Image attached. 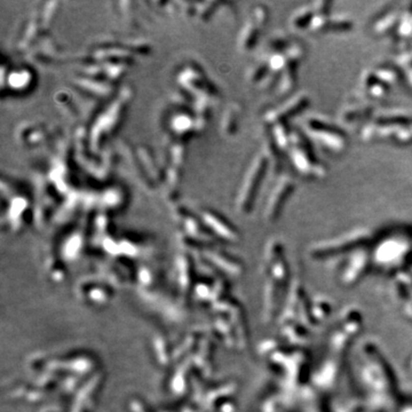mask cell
<instances>
[{
  "label": "cell",
  "mask_w": 412,
  "mask_h": 412,
  "mask_svg": "<svg viewBox=\"0 0 412 412\" xmlns=\"http://www.w3.org/2000/svg\"><path fill=\"white\" fill-rule=\"evenodd\" d=\"M361 135L365 142L386 141L400 145L411 144L412 114L401 111L378 114L366 122Z\"/></svg>",
  "instance_id": "cell-1"
},
{
  "label": "cell",
  "mask_w": 412,
  "mask_h": 412,
  "mask_svg": "<svg viewBox=\"0 0 412 412\" xmlns=\"http://www.w3.org/2000/svg\"><path fill=\"white\" fill-rule=\"evenodd\" d=\"M133 96L130 86H124L119 94L114 96L111 103L102 112H99L91 126L89 135L90 148L95 155L101 151L103 142L118 130L123 122L126 108Z\"/></svg>",
  "instance_id": "cell-2"
},
{
  "label": "cell",
  "mask_w": 412,
  "mask_h": 412,
  "mask_svg": "<svg viewBox=\"0 0 412 412\" xmlns=\"http://www.w3.org/2000/svg\"><path fill=\"white\" fill-rule=\"evenodd\" d=\"M287 155L293 167L304 178L311 179V180H320L327 175V167L316 158L309 140L302 132L292 130L291 144Z\"/></svg>",
  "instance_id": "cell-3"
},
{
  "label": "cell",
  "mask_w": 412,
  "mask_h": 412,
  "mask_svg": "<svg viewBox=\"0 0 412 412\" xmlns=\"http://www.w3.org/2000/svg\"><path fill=\"white\" fill-rule=\"evenodd\" d=\"M268 168L269 159L264 151L255 155L254 158L251 160L235 199L237 212L246 214L253 208L255 196L258 195Z\"/></svg>",
  "instance_id": "cell-4"
},
{
  "label": "cell",
  "mask_w": 412,
  "mask_h": 412,
  "mask_svg": "<svg viewBox=\"0 0 412 412\" xmlns=\"http://www.w3.org/2000/svg\"><path fill=\"white\" fill-rule=\"evenodd\" d=\"M302 133L319 148L332 155H340L347 148L345 132L330 122L311 117L302 124Z\"/></svg>",
  "instance_id": "cell-5"
},
{
  "label": "cell",
  "mask_w": 412,
  "mask_h": 412,
  "mask_svg": "<svg viewBox=\"0 0 412 412\" xmlns=\"http://www.w3.org/2000/svg\"><path fill=\"white\" fill-rule=\"evenodd\" d=\"M35 186L36 204L32 209L34 218L38 223H45L50 217V214L56 210L60 194L55 189L48 176H45L43 173L35 174Z\"/></svg>",
  "instance_id": "cell-6"
},
{
  "label": "cell",
  "mask_w": 412,
  "mask_h": 412,
  "mask_svg": "<svg viewBox=\"0 0 412 412\" xmlns=\"http://www.w3.org/2000/svg\"><path fill=\"white\" fill-rule=\"evenodd\" d=\"M178 84L181 90L186 93L192 95L195 99H208L211 100L214 96H218V92L215 87L211 84L208 78L205 77L203 71L195 66L188 64L178 75Z\"/></svg>",
  "instance_id": "cell-7"
},
{
  "label": "cell",
  "mask_w": 412,
  "mask_h": 412,
  "mask_svg": "<svg viewBox=\"0 0 412 412\" xmlns=\"http://www.w3.org/2000/svg\"><path fill=\"white\" fill-rule=\"evenodd\" d=\"M296 189L293 178L286 173H282L277 178L272 191L266 200L263 217L267 221H275L282 213L284 205Z\"/></svg>",
  "instance_id": "cell-8"
},
{
  "label": "cell",
  "mask_w": 412,
  "mask_h": 412,
  "mask_svg": "<svg viewBox=\"0 0 412 412\" xmlns=\"http://www.w3.org/2000/svg\"><path fill=\"white\" fill-rule=\"evenodd\" d=\"M310 98L307 93H298L292 95L291 98L283 101L277 107L266 111L263 114V121L269 126H273L278 123H287L288 119L301 113L308 107Z\"/></svg>",
  "instance_id": "cell-9"
},
{
  "label": "cell",
  "mask_w": 412,
  "mask_h": 412,
  "mask_svg": "<svg viewBox=\"0 0 412 412\" xmlns=\"http://www.w3.org/2000/svg\"><path fill=\"white\" fill-rule=\"evenodd\" d=\"M268 20L267 8L263 6H255L251 13L249 20L243 25L238 36L237 45L243 52H249L258 43L260 32Z\"/></svg>",
  "instance_id": "cell-10"
},
{
  "label": "cell",
  "mask_w": 412,
  "mask_h": 412,
  "mask_svg": "<svg viewBox=\"0 0 412 412\" xmlns=\"http://www.w3.org/2000/svg\"><path fill=\"white\" fill-rule=\"evenodd\" d=\"M47 130L40 122H24L17 126L15 139L17 143L24 146H35L47 139Z\"/></svg>",
  "instance_id": "cell-11"
},
{
  "label": "cell",
  "mask_w": 412,
  "mask_h": 412,
  "mask_svg": "<svg viewBox=\"0 0 412 412\" xmlns=\"http://www.w3.org/2000/svg\"><path fill=\"white\" fill-rule=\"evenodd\" d=\"M168 127L173 139L181 141L197 131L195 116L187 112L186 109L175 110L174 113L169 116Z\"/></svg>",
  "instance_id": "cell-12"
},
{
  "label": "cell",
  "mask_w": 412,
  "mask_h": 412,
  "mask_svg": "<svg viewBox=\"0 0 412 412\" xmlns=\"http://www.w3.org/2000/svg\"><path fill=\"white\" fill-rule=\"evenodd\" d=\"M73 85H75L76 89L101 100L108 98L114 91V84H112V82L103 79H95V78H90L82 75L75 77Z\"/></svg>",
  "instance_id": "cell-13"
},
{
  "label": "cell",
  "mask_w": 412,
  "mask_h": 412,
  "mask_svg": "<svg viewBox=\"0 0 412 412\" xmlns=\"http://www.w3.org/2000/svg\"><path fill=\"white\" fill-rule=\"evenodd\" d=\"M330 8H331V3L328 2H317L306 5V6L297 9V11L292 14V16L290 18L291 25L295 27V29L299 30L308 29L310 22L313 21L316 14Z\"/></svg>",
  "instance_id": "cell-14"
},
{
  "label": "cell",
  "mask_w": 412,
  "mask_h": 412,
  "mask_svg": "<svg viewBox=\"0 0 412 412\" xmlns=\"http://www.w3.org/2000/svg\"><path fill=\"white\" fill-rule=\"evenodd\" d=\"M200 215L206 226L212 228L219 235L227 238V240H236L237 231L222 215L210 209L200 210Z\"/></svg>",
  "instance_id": "cell-15"
},
{
  "label": "cell",
  "mask_w": 412,
  "mask_h": 412,
  "mask_svg": "<svg viewBox=\"0 0 412 412\" xmlns=\"http://www.w3.org/2000/svg\"><path fill=\"white\" fill-rule=\"evenodd\" d=\"M136 154L139 156L146 174H148L149 179L154 185H160L163 181H165V174L163 172V169L158 165L157 160L155 159L153 151H151L148 146L145 145L137 146Z\"/></svg>",
  "instance_id": "cell-16"
},
{
  "label": "cell",
  "mask_w": 412,
  "mask_h": 412,
  "mask_svg": "<svg viewBox=\"0 0 412 412\" xmlns=\"http://www.w3.org/2000/svg\"><path fill=\"white\" fill-rule=\"evenodd\" d=\"M361 85L366 96L371 100H382L391 89L374 75L372 69L361 76Z\"/></svg>",
  "instance_id": "cell-17"
},
{
  "label": "cell",
  "mask_w": 412,
  "mask_h": 412,
  "mask_svg": "<svg viewBox=\"0 0 412 412\" xmlns=\"http://www.w3.org/2000/svg\"><path fill=\"white\" fill-rule=\"evenodd\" d=\"M126 191L119 186L109 187L98 196V205L102 211H118L126 204Z\"/></svg>",
  "instance_id": "cell-18"
},
{
  "label": "cell",
  "mask_w": 412,
  "mask_h": 412,
  "mask_svg": "<svg viewBox=\"0 0 412 412\" xmlns=\"http://www.w3.org/2000/svg\"><path fill=\"white\" fill-rule=\"evenodd\" d=\"M2 81L3 87L7 84L8 89L12 91L26 90V87L32 81V72L27 68H21L11 72L8 71L7 73L2 71Z\"/></svg>",
  "instance_id": "cell-19"
},
{
  "label": "cell",
  "mask_w": 412,
  "mask_h": 412,
  "mask_svg": "<svg viewBox=\"0 0 412 412\" xmlns=\"http://www.w3.org/2000/svg\"><path fill=\"white\" fill-rule=\"evenodd\" d=\"M402 11L403 9H392V11L382 14V15L373 23L372 29L374 31V34L377 36H381L387 35L395 29L397 30L398 24H400L401 21Z\"/></svg>",
  "instance_id": "cell-20"
},
{
  "label": "cell",
  "mask_w": 412,
  "mask_h": 412,
  "mask_svg": "<svg viewBox=\"0 0 412 412\" xmlns=\"http://www.w3.org/2000/svg\"><path fill=\"white\" fill-rule=\"evenodd\" d=\"M242 113V108L238 103H230L224 111L221 119V133L224 136H232L238 130V124Z\"/></svg>",
  "instance_id": "cell-21"
},
{
  "label": "cell",
  "mask_w": 412,
  "mask_h": 412,
  "mask_svg": "<svg viewBox=\"0 0 412 412\" xmlns=\"http://www.w3.org/2000/svg\"><path fill=\"white\" fill-rule=\"evenodd\" d=\"M370 113L371 105L369 103H351L342 108L340 118L347 125H354L357 122L366 121Z\"/></svg>",
  "instance_id": "cell-22"
},
{
  "label": "cell",
  "mask_w": 412,
  "mask_h": 412,
  "mask_svg": "<svg viewBox=\"0 0 412 412\" xmlns=\"http://www.w3.org/2000/svg\"><path fill=\"white\" fill-rule=\"evenodd\" d=\"M55 102H56L57 107L61 109V111L64 113L67 118L71 119V121H77L80 117V111L78 108L77 103L75 102L72 94L68 91H58L54 96Z\"/></svg>",
  "instance_id": "cell-23"
},
{
  "label": "cell",
  "mask_w": 412,
  "mask_h": 412,
  "mask_svg": "<svg viewBox=\"0 0 412 412\" xmlns=\"http://www.w3.org/2000/svg\"><path fill=\"white\" fill-rule=\"evenodd\" d=\"M39 26H41L40 22H38L36 18H32L27 22L26 26L23 29L22 34L20 35L16 43V48L18 52H25V50L31 47V45L37 40V37L39 34Z\"/></svg>",
  "instance_id": "cell-24"
},
{
  "label": "cell",
  "mask_w": 412,
  "mask_h": 412,
  "mask_svg": "<svg viewBox=\"0 0 412 412\" xmlns=\"http://www.w3.org/2000/svg\"><path fill=\"white\" fill-rule=\"evenodd\" d=\"M372 71L374 72V75L382 82H385L388 87L395 86L400 82L401 72L398 71L395 67L379 66L373 68Z\"/></svg>",
  "instance_id": "cell-25"
},
{
  "label": "cell",
  "mask_w": 412,
  "mask_h": 412,
  "mask_svg": "<svg viewBox=\"0 0 412 412\" xmlns=\"http://www.w3.org/2000/svg\"><path fill=\"white\" fill-rule=\"evenodd\" d=\"M218 6H220V4L215 2L196 3V16L200 21H208L212 16V14L217 11Z\"/></svg>",
  "instance_id": "cell-26"
},
{
  "label": "cell",
  "mask_w": 412,
  "mask_h": 412,
  "mask_svg": "<svg viewBox=\"0 0 412 412\" xmlns=\"http://www.w3.org/2000/svg\"><path fill=\"white\" fill-rule=\"evenodd\" d=\"M58 5H60V3H57V2L47 3L45 5V8L43 11V14H41V18H40L41 27L46 29V27H47L50 23H52L55 14H56Z\"/></svg>",
  "instance_id": "cell-27"
},
{
  "label": "cell",
  "mask_w": 412,
  "mask_h": 412,
  "mask_svg": "<svg viewBox=\"0 0 412 412\" xmlns=\"http://www.w3.org/2000/svg\"><path fill=\"white\" fill-rule=\"evenodd\" d=\"M400 63L402 67V76L404 75L406 80L412 85V53L407 56H402L400 58Z\"/></svg>",
  "instance_id": "cell-28"
}]
</instances>
